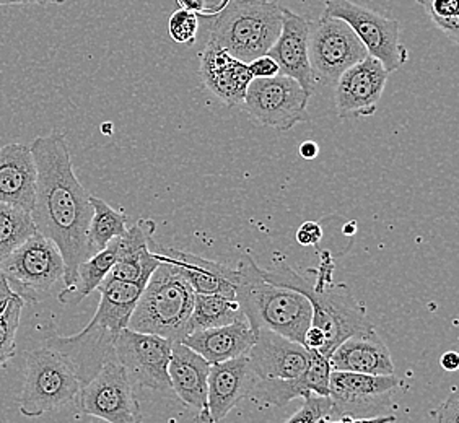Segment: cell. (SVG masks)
Listing matches in <instances>:
<instances>
[{
	"label": "cell",
	"instance_id": "cell-1",
	"mask_svg": "<svg viewBox=\"0 0 459 423\" xmlns=\"http://www.w3.org/2000/svg\"><path fill=\"white\" fill-rule=\"evenodd\" d=\"M30 149L36 167L35 203L30 213L36 231L59 249L65 265L62 289H69L75 283L77 267L91 256L90 194L74 173L71 149L64 134L54 131L36 137Z\"/></svg>",
	"mask_w": 459,
	"mask_h": 423
},
{
	"label": "cell",
	"instance_id": "cell-2",
	"mask_svg": "<svg viewBox=\"0 0 459 423\" xmlns=\"http://www.w3.org/2000/svg\"><path fill=\"white\" fill-rule=\"evenodd\" d=\"M333 271L334 263L326 251L321 253L315 285L305 281L300 273L295 272L283 261H275L271 269H261V275L267 282L300 291L308 298L313 308L311 324L319 327L326 335V344L319 350L326 358L351 335L375 329L367 306L353 297L347 285L334 282Z\"/></svg>",
	"mask_w": 459,
	"mask_h": 423
},
{
	"label": "cell",
	"instance_id": "cell-3",
	"mask_svg": "<svg viewBox=\"0 0 459 423\" xmlns=\"http://www.w3.org/2000/svg\"><path fill=\"white\" fill-rule=\"evenodd\" d=\"M235 269V300L253 331H273L303 344L313 317L308 298L300 291L264 281L261 267L247 255Z\"/></svg>",
	"mask_w": 459,
	"mask_h": 423
},
{
	"label": "cell",
	"instance_id": "cell-4",
	"mask_svg": "<svg viewBox=\"0 0 459 423\" xmlns=\"http://www.w3.org/2000/svg\"><path fill=\"white\" fill-rule=\"evenodd\" d=\"M195 293L177 267L163 261L145 283L135 305L129 329L183 342Z\"/></svg>",
	"mask_w": 459,
	"mask_h": 423
},
{
	"label": "cell",
	"instance_id": "cell-5",
	"mask_svg": "<svg viewBox=\"0 0 459 423\" xmlns=\"http://www.w3.org/2000/svg\"><path fill=\"white\" fill-rule=\"evenodd\" d=\"M282 9L273 0H227L213 18L211 39L247 64L274 45Z\"/></svg>",
	"mask_w": 459,
	"mask_h": 423
},
{
	"label": "cell",
	"instance_id": "cell-6",
	"mask_svg": "<svg viewBox=\"0 0 459 423\" xmlns=\"http://www.w3.org/2000/svg\"><path fill=\"white\" fill-rule=\"evenodd\" d=\"M82 388L69 358L51 347L27 353L25 381L20 394V414L43 417L74 402Z\"/></svg>",
	"mask_w": 459,
	"mask_h": 423
},
{
	"label": "cell",
	"instance_id": "cell-7",
	"mask_svg": "<svg viewBox=\"0 0 459 423\" xmlns=\"http://www.w3.org/2000/svg\"><path fill=\"white\" fill-rule=\"evenodd\" d=\"M0 273L22 300L38 303L49 297L59 283L64 285L65 265L53 241L36 231L0 263Z\"/></svg>",
	"mask_w": 459,
	"mask_h": 423
},
{
	"label": "cell",
	"instance_id": "cell-8",
	"mask_svg": "<svg viewBox=\"0 0 459 423\" xmlns=\"http://www.w3.org/2000/svg\"><path fill=\"white\" fill-rule=\"evenodd\" d=\"M323 15L344 20L362 41L368 56L378 59L388 73L399 71L409 59V51L401 41L398 20L385 17L352 0H325Z\"/></svg>",
	"mask_w": 459,
	"mask_h": 423
},
{
	"label": "cell",
	"instance_id": "cell-9",
	"mask_svg": "<svg viewBox=\"0 0 459 423\" xmlns=\"http://www.w3.org/2000/svg\"><path fill=\"white\" fill-rule=\"evenodd\" d=\"M396 375H362L351 371H331L329 378V415L336 420L344 415L368 419L385 415L393 409V394L403 386Z\"/></svg>",
	"mask_w": 459,
	"mask_h": 423
},
{
	"label": "cell",
	"instance_id": "cell-10",
	"mask_svg": "<svg viewBox=\"0 0 459 423\" xmlns=\"http://www.w3.org/2000/svg\"><path fill=\"white\" fill-rule=\"evenodd\" d=\"M309 98L297 80L279 73L269 79L251 80L243 108L257 123L287 133L308 119Z\"/></svg>",
	"mask_w": 459,
	"mask_h": 423
},
{
	"label": "cell",
	"instance_id": "cell-11",
	"mask_svg": "<svg viewBox=\"0 0 459 423\" xmlns=\"http://www.w3.org/2000/svg\"><path fill=\"white\" fill-rule=\"evenodd\" d=\"M308 56L316 82L334 85L342 72L368 53L344 20L321 15L309 22Z\"/></svg>",
	"mask_w": 459,
	"mask_h": 423
},
{
	"label": "cell",
	"instance_id": "cell-12",
	"mask_svg": "<svg viewBox=\"0 0 459 423\" xmlns=\"http://www.w3.org/2000/svg\"><path fill=\"white\" fill-rule=\"evenodd\" d=\"M77 397L82 414L108 423L143 422L134 384L116 357L80 388Z\"/></svg>",
	"mask_w": 459,
	"mask_h": 423
},
{
	"label": "cell",
	"instance_id": "cell-13",
	"mask_svg": "<svg viewBox=\"0 0 459 423\" xmlns=\"http://www.w3.org/2000/svg\"><path fill=\"white\" fill-rule=\"evenodd\" d=\"M173 341L160 335L135 332L126 327L115 341V357L134 386L159 393L171 391L169 362Z\"/></svg>",
	"mask_w": 459,
	"mask_h": 423
},
{
	"label": "cell",
	"instance_id": "cell-14",
	"mask_svg": "<svg viewBox=\"0 0 459 423\" xmlns=\"http://www.w3.org/2000/svg\"><path fill=\"white\" fill-rule=\"evenodd\" d=\"M388 75L383 64L371 56L342 72L334 83L337 115L341 117H371L375 115Z\"/></svg>",
	"mask_w": 459,
	"mask_h": 423
},
{
	"label": "cell",
	"instance_id": "cell-15",
	"mask_svg": "<svg viewBox=\"0 0 459 423\" xmlns=\"http://www.w3.org/2000/svg\"><path fill=\"white\" fill-rule=\"evenodd\" d=\"M116 337L117 335L108 331L107 327L91 319L85 329L71 337H62L56 334L53 329H48L45 345L69 358L80 384L83 386L101 370L108 360L115 358Z\"/></svg>",
	"mask_w": 459,
	"mask_h": 423
},
{
	"label": "cell",
	"instance_id": "cell-16",
	"mask_svg": "<svg viewBox=\"0 0 459 423\" xmlns=\"http://www.w3.org/2000/svg\"><path fill=\"white\" fill-rule=\"evenodd\" d=\"M331 363L318 350H309L308 365L303 375L295 379H257L247 399L259 406L283 407L293 399L329 396Z\"/></svg>",
	"mask_w": 459,
	"mask_h": 423
},
{
	"label": "cell",
	"instance_id": "cell-17",
	"mask_svg": "<svg viewBox=\"0 0 459 423\" xmlns=\"http://www.w3.org/2000/svg\"><path fill=\"white\" fill-rule=\"evenodd\" d=\"M247 358L257 379H295L308 365L305 345L273 331H256V341L247 350Z\"/></svg>",
	"mask_w": 459,
	"mask_h": 423
},
{
	"label": "cell",
	"instance_id": "cell-18",
	"mask_svg": "<svg viewBox=\"0 0 459 423\" xmlns=\"http://www.w3.org/2000/svg\"><path fill=\"white\" fill-rule=\"evenodd\" d=\"M308 30V18L293 10L282 9L281 33L267 54L277 62L279 73L297 80L311 97L318 82L309 64Z\"/></svg>",
	"mask_w": 459,
	"mask_h": 423
},
{
	"label": "cell",
	"instance_id": "cell-19",
	"mask_svg": "<svg viewBox=\"0 0 459 423\" xmlns=\"http://www.w3.org/2000/svg\"><path fill=\"white\" fill-rule=\"evenodd\" d=\"M199 61L205 89L230 108L243 106L247 85L253 80L247 62L233 57L212 39L204 47Z\"/></svg>",
	"mask_w": 459,
	"mask_h": 423
},
{
	"label": "cell",
	"instance_id": "cell-20",
	"mask_svg": "<svg viewBox=\"0 0 459 423\" xmlns=\"http://www.w3.org/2000/svg\"><path fill=\"white\" fill-rule=\"evenodd\" d=\"M155 221L142 220L129 225L123 237L117 238V257L105 281H121L145 287L152 273L161 264L159 255L152 251Z\"/></svg>",
	"mask_w": 459,
	"mask_h": 423
},
{
	"label": "cell",
	"instance_id": "cell-21",
	"mask_svg": "<svg viewBox=\"0 0 459 423\" xmlns=\"http://www.w3.org/2000/svg\"><path fill=\"white\" fill-rule=\"evenodd\" d=\"M152 251L159 255L161 263L167 261L175 265L179 275L191 285L195 293L235 298V282L238 277L237 269L175 247L160 246L155 239L152 241Z\"/></svg>",
	"mask_w": 459,
	"mask_h": 423
},
{
	"label": "cell",
	"instance_id": "cell-22",
	"mask_svg": "<svg viewBox=\"0 0 459 423\" xmlns=\"http://www.w3.org/2000/svg\"><path fill=\"white\" fill-rule=\"evenodd\" d=\"M211 363L183 342H173L169 362L171 391L199 414V422L213 423L207 407V379Z\"/></svg>",
	"mask_w": 459,
	"mask_h": 423
},
{
	"label": "cell",
	"instance_id": "cell-23",
	"mask_svg": "<svg viewBox=\"0 0 459 423\" xmlns=\"http://www.w3.org/2000/svg\"><path fill=\"white\" fill-rule=\"evenodd\" d=\"M255 381L256 375L247 355L211 365L207 379V407L212 422H221L238 406L239 401L247 399Z\"/></svg>",
	"mask_w": 459,
	"mask_h": 423
},
{
	"label": "cell",
	"instance_id": "cell-24",
	"mask_svg": "<svg viewBox=\"0 0 459 423\" xmlns=\"http://www.w3.org/2000/svg\"><path fill=\"white\" fill-rule=\"evenodd\" d=\"M36 194V167L25 143L0 147V203L31 212Z\"/></svg>",
	"mask_w": 459,
	"mask_h": 423
},
{
	"label": "cell",
	"instance_id": "cell-25",
	"mask_svg": "<svg viewBox=\"0 0 459 423\" xmlns=\"http://www.w3.org/2000/svg\"><path fill=\"white\" fill-rule=\"evenodd\" d=\"M334 371H351L362 375H394V362L386 344L377 331L351 335L337 345L329 357Z\"/></svg>",
	"mask_w": 459,
	"mask_h": 423
},
{
	"label": "cell",
	"instance_id": "cell-26",
	"mask_svg": "<svg viewBox=\"0 0 459 423\" xmlns=\"http://www.w3.org/2000/svg\"><path fill=\"white\" fill-rule=\"evenodd\" d=\"M255 341L256 332L249 326L245 317L227 326L191 332L183 339V344L199 353L204 360L215 365L247 355Z\"/></svg>",
	"mask_w": 459,
	"mask_h": 423
},
{
	"label": "cell",
	"instance_id": "cell-27",
	"mask_svg": "<svg viewBox=\"0 0 459 423\" xmlns=\"http://www.w3.org/2000/svg\"><path fill=\"white\" fill-rule=\"evenodd\" d=\"M101 295L93 321L117 335L129 326L143 287L121 281H103L97 289Z\"/></svg>",
	"mask_w": 459,
	"mask_h": 423
},
{
	"label": "cell",
	"instance_id": "cell-28",
	"mask_svg": "<svg viewBox=\"0 0 459 423\" xmlns=\"http://www.w3.org/2000/svg\"><path fill=\"white\" fill-rule=\"evenodd\" d=\"M116 257H117V238L113 239L105 249L98 251L77 267L75 283L69 289H62L59 291L57 295L59 301L65 305H77L85 297H89L90 293L97 290L107 279L108 273L115 265Z\"/></svg>",
	"mask_w": 459,
	"mask_h": 423
},
{
	"label": "cell",
	"instance_id": "cell-29",
	"mask_svg": "<svg viewBox=\"0 0 459 423\" xmlns=\"http://www.w3.org/2000/svg\"><path fill=\"white\" fill-rule=\"evenodd\" d=\"M239 319H245V315L241 313L238 301L235 298L195 293L193 311L186 324V335L203 329L227 326Z\"/></svg>",
	"mask_w": 459,
	"mask_h": 423
},
{
	"label": "cell",
	"instance_id": "cell-30",
	"mask_svg": "<svg viewBox=\"0 0 459 423\" xmlns=\"http://www.w3.org/2000/svg\"><path fill=\"white\" fill-rule=\"evenodd\" d=\"M90 203L93 215L89 227V247L93 256L98 251L105 249L113 239L123 237L129 229V219L126 212L111 207L97 195L90 194Z\"/></svg>",
	"mask_w": 459,
	"mask_h": 423
},
{
	"label": "cell",
	"instance_id": "cell-31",
	"mask_svg": "<svg viewBox=\"0 0 459 423\" xmlns=\"http://www.w3.org/2000/svg\"><path fill=\"white\" fill-rule=\"evenodd\" d=\"M35 233L30 212L12 203H0V263Z\"/></svg>",
	"mask_w": 459,
	"mask_h": 423
},
{
	"label": "cell",
	"instance_id": "cell-32",
	"mask_svg": "<svg viewBox=\"0 0 459 423\" xmlns=\"http://www.w3.org/2000/svg\"><path fill=\"white\" fill-rule=\"evenodd\" d=\"M443 35L459 41V0H415Z\"/></svg>",
	"mask_w": 459,
	"mask_h": 423
},
{
	"label": "cell",
	"instance_id": "cell-33",
	"mask_svg": "<svg viewBox=\"0 0 459 423\" xmlns=\"http://www.w3.org/2000/svg\"><path fill=\"white\" fill-rule=\"evenodd\" d=\"M23 306H25V301L15 295L10 300L9 306L4 311V315L0 316V353L5 355L7 358L15 357V350H17L15 337H17Z\"/></svg>",
	"mask_w": 459,
	"mask_h": 423
},
{
	"label": "cell",
	"instance_id": "cell-34",
	"mask_svg": "<svg viewBox=\"0 0 459 423\" xmlns=\"http://www.w3.org/2000/svg\"><path fill=\"white\" fill-rule=\"evenodd\" d=\"M199 31V17L195 10L179 9L169 17V33L178 45H195Z\"/></svg>",
	"mask_w": 459,
	"mask_h": 423
},
{
	"label": "cell",
	"instance_id": "cell-35",
	"mask_svg": "<svg viewBox=\"0 0 459 423\" xmlns=\"http://www.w3.org/2000/svg\"><path fill=\"white\" fill-rule=\"evenodd\" d=\"M329 415V397L311 396L303 399V404L283 423H318Z\"/></svg>",
	"mask_w": 459,
	"mask_h": 423
},
{
	"label": "cell",
	"instance_id": "cell-36",
	"mask_svg": "<svg viewBox=\"0 0 459 423\" xmlns=\"http://www.w3.org/2000/svg\"><path fill=\"white\" fill-rule=\"evenodd\" d=\"M435 423H459L458 388L451 389L450 396L432 412Z\"/></svg>",
	"mask_w": 459,
	"mask_h": 423
},
{
	"label": "cell",
	"instance_id": "cell-37",
	"mask_svg": "<svg viewBox=\"0 0 459 423\" xmlns=\"http://www.w3.org/2000/svg\"><path fill=\"white\" fill-rule=\"evenodd\" d=\"M247 67L253 79H269L279 75V65L269 54H263L256 59L247 62Z\"/></svg>",
	"mask_w": 459,
	"mask_h": 423
},
{
	"label": "cell",
	"instance_id": "cell-38",
	"mask_svg": "<svg viewBox=\"0 0 459 423\" xmlns=\"http://www.w3.org/2000/svg\"><path fill=\"white\" fill-rule=\"evenodd\" d=\"M323 235L325 233L318 221H305L300 229H297V241L301 246L316 247L319 246Z\"/></svg>",
	"mask_w": 459,
	"mask_h": 423
},
{
	"label": "cell",
	"instance_id": "cell-39",
	"mask_svg": "<svg viewBox=\"0 0 459 423\" xmlns=\"http://www.w3.org/2000/svg\"><path fill=\"white\" fill-rule=\"evenodd\" d=\"M396 422V415L385 414L377 415V417H368V419H355V417H349L344 415L341 419L336 420H331V419H321L318 423H394Z\"/></svg>",
	"mask_w": 459,
	"mask_h": 423
},
{
	"label": "cell",
	"instance_id": "cell-40",
	"mask_svg": "<svg viewBox=\"0 0 459 423\" xmlns=\"http://www.w3.org/2000/svg\"><path fill=\"white\" fill-rule=\"evenodd\" d=\"M326 344V335L319 329V327L311 326L307 329L305 337H303V345L308 349V350H321Z\"/></svg>",
	"mask_w": 459,
	"mask_h": 423
},
{
	"label": "cell",
	"instance_id": "cell-41",
	"mask_svg": "<svg viewBox=\"0 0 459 423\" xmlns=\"http://www.w3.org/2000/svg\"><path fill=\"white\" fill-rule=\"evenodd\" d=\"M15 297V293L10 290L9 283L4 279V275H0V316L4 315V311L9 306L10 300Z\"/></svg>",
	"mask_w": 459,
	"mask_h": 423
},
{
	"label": "cell",
	"instance_id": "cell-42",
	"mask_svg": "<svg viewBox=\"0 0 459 423\" xmlns=\"http://www.w3.org/2000/svg\"><path fill=\"white\" fill-rule=\"evenodd\" d=\"M67 0H0V5H61Z\"/></svg>",
	"mask_w": 459,
	"mask_h": 423
},
{
	"label": "cell",
	"instance_id": "cell-43",
	"mask_svg": "<svg viewBox=\"0 0 459 423\" xmlns=\"http://www.w3.org/2000/svg\"><path fill=\"white\" fill-rule=\"evenodd\" d=\"M443 370L456 371L459 368V355L455 350L445 352L440 358Z\"/></svg>",
	"mask_w": 459,
	"mask_h": 423
},
{
	"label": "cell",
	"instance_id": "cell-44",
	"mask_svg": "<svg viewBox=\"0 0 459 423\" xmlns=\"http://www.w3.org/2000/svg\"><path fill=\"white\" fill-rule=\"evenodd\" d=\"M319 147L316 142H303L300 145V155L305 160H315L318 157Z\"/></svg>",
	"mask_w": 459,
	"mask_h": 423
},
{
	"label": "cell",
	"instance_id": "cell-45",
	"mask_svg": "<svg viewBox=\"0 0 459 423\" xmlns=\"http://www.w3.org/2000/svg\"><path fill=\"white\" fill-rule=\"evenodd\" d=\"M9 360L10 358H7L5 355H2V353H0V368H2L5 363L9 362Z\"/></svg>",
	"mask_w": 459,
	"mask_h": 423
},
{
	"label": "cell",
	"instance_id": "cell-46",
	"mask_svg": "<svg viewBox=\"0 0 459 423\" xmlns=\"http://www.w3.org/2000/svg\"><path fill=\"white\" fill-rule=\"evenodd\" d=\"M355 229H357V225H355V223H351V225H349V227H345V231H347V233H349V235H351V233H352V231H355Z\"/></svg>",
	"mask_w": 459,
	"mask_h": 423
},
{
	"label": "cell",
	"instance_id": "cell-47",
	"mask_svg": "<svg viewBox=\"0 0 459 423\" xmlns=\"http://www.w3.org/2000/svg\"><path fill=\"white\" fill-rule=\"evenodd\" d=\"M0 275H2V273H0Z\"/></svg>",
	"mask_w": 459,
	"mask_h": 423
}]
</instances>
